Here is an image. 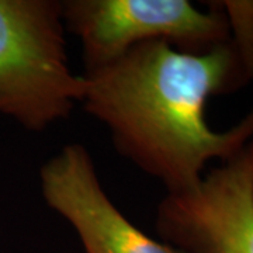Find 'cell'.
I'll use <instances>...</instances> for the list:
<instances>
[{"instance_id":"7a4b0ae2","label":"cell","mask_w":253,"mask_h":253,"mask_svg":"<svg viewBox=\"0 0 253 253\" xmlns=\"http://www.w3.org/2000/svg\"><path fill=\"white\" fill-rule=\"evenodd\" d=\"M65 36L62 0H0V114L27 131L66 120L83 100Z\"/></svg>"},{"instance_id":"277c9868","label":"cell","mask_w":253,"mask_h":253,"mask_svg":"<svg viewBox=\"0 0 253 253\" xmlns=\"http://www.w3.org/2000/svg\"><path fill=\"white\" fill-rule=\"evenodd\" d=\"M155 226L186 253H253V139L194 189L166 193Z\"/></svg>"},{"instance_id":"5b68a950","label":"cell","mask_w":253,"mask_h":253,"mask_svg":"<svg viewBox=\"0 0 253 253\" xmlns=\"http://www.w3.org/2000/svg\"><path fill=\"white\" fill-rule=\"evenodd\" d=\"M41 194L72 226L83 253H186L156 241L118 210L100 183L86 146L68 144L40 169Z\"/></svg>"},{"instance_id":"3957f363","label":"cell","mask_w":253,"mask_h":253,"mask_svg":"<svg viewBox=\"0 0 253 253\" xmlns=\"http://www.w3.org/2000/svg\"><path fill=\"white\" fill-rule=\"evenodd\" d=\"M207 4L203 11L187 0H62V10L66 33L81 42L87 73L148 41H166L196 55L225 44V14L215 1Z\"/></svg>"},{"instance_id":"8992f818","label":"cell","mask_w":253,"mask_h":253,"mask_svg":"<svg viewBox=\"0 0 253 253\" xmlns=\"http://www.w3.org/2000/svg\"><path fill=\"white\" fill-rule=\"evenodd\" d=\"M215 4L228 20L229 41L249 84L253 82V0H219Z\"/></svg>"},{"instance_id":"6da1fadb","label":"cell","mask_w":253,"mask_h":253,"mask_svg":"<svg viewBox=\"0 0 253 253\" xmlns=\"http://www.w3.org/2000/svg\"><path fill=\"white\" fill-rule=\"evenodd\" d=\"M83 76V110L109 129L117 154L166 193L194 189L206 163L225 162L253 139V107L225 131L206 118L211 96L246 86L231 41L200 55L148 41Z\"/></svg>"}]
</instances>
